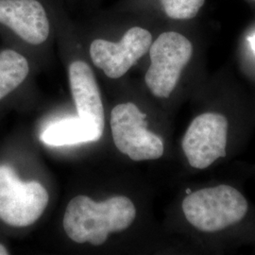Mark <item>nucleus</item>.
Segmentation results:
<instances>
[{"mask_svg": "<svg viewBox=\"0 0 255 255\" xmlns=\"http://www.w3.org/2000/svg\"><path fill=\"white\" fill-rule=\"evenodd\" d=\"M148 55L150 64L145 74L146 87L156 98L167 99L191 60V41L177 30H165L154 38Z\"/></svg>", "mask_w": 255, "mask_h": 255, "instance_id": "423d86ee", "label": "nucleus"}, {"mask_svg": "<svg viewBox=\"0 0 255 255\" xmlns=\"http://www.w3.org/2000/svg\"><path fill=\"white\" fill-rule=\"evenodd\" d=\"M136 217L132 201L125 196L97 202L87 196L73 198L65 209L64 229L74 242L100 246L112 233L128 228Z\"/></svg>", "mask_w": 255, "mask_h": 255, "instance_id": "f03ea898", "label": "nucleus"}, {"mask_svg": "<svg viewBox=\"0 0 255 255\" xmlns=\"http://www.w3.org/2000/svg\"><path fill=\"white\" fill-rule=\"evenodd\" d=\"M101 136L88 122L80 118H68L49 124L40 139L47 146H64L98 141Z\"/></svg>", "mask_w": 255, "mask_h": 255, "instance_id": "9d476101", "label": "nucleus"}, {"mask_svg": "<svg viewBox=\"0 0 255 255\" xmlns=\"http://www.w3.org/2000/svg\"><path fill=\"white\" fill-rule=\"evenodd\" d=\"M9 255V249L7 246L3 243L0 242V255Z\"/></svg>", "mask_w": 255, "mask_h": 255, "instance_id": "ddd939ff", "label": "nucleus"}, {"mask_svg": "<svg viewBox=\"0 0 255 255\" xmlns=\"http://www.w3.org/2000/svg\"><path fill=\"white\" fill-rule=\"evenodd\" d=\"M88 25L83 30L79 27V32L89 61L113 81L125 77L148 53L154 40L150 28L132 14L107 11Z\"/></svg>", "mask_w": 255, "mask_h": 255, "instance_id": "f257e3e1", "label": "nucleus"}, {"mask_svg": "<svg viewBox=\"0 0 255 255\" xmlns=\"http://www.w3.org/2000/svg\"><path fill=\"white\" fill-rule=\"evenodd\" d=\"M228 120L218 113L197 117L187 128L182 146L189 164L198 169L207 168L226 156Z\"/></svg>", "mask_w": 255, "mask_h": 255, "instance_id": "1a4fd4ad", "label": "nucleus"}, {"mask_svg": "<svg viewBox=\"0 0 255 255\" xmlns=\"http://www.w3.org/2000/svg\"><path fill=\"white\" fill-rule=\"evenodd\" d=\"M147 0H119L108 10L110 12L120 13L126 9ZM154 3L156 9L164 17L172 21L190 20L199 13L205 0H148Z\"/></svg>", "mask_w": 255, "mask_h": 255, "instance_id": "f8f14e48", "label": "nucleus"}, {"mask_svg": "<svg viewBox=\"0 0 255 255\" xmlns=\"http://www.w3.org/2000/svg\"><path fill=\"white\" fill-rule=\"evenodd\" d=\"M74 53L67 64V74L70 90L79 118L88 122L103 134L104 109L100 85L97 81L93 64L81 53V36L78 26L73 34Z\"/></svg>", "mask_w": 255, "mask_h": 255, "instance_id": "6e6552de", "label": "nucleus"}, {"mask_svg": "<svg viewBox=\"0 0 255 255\" xmlns=\"http://www.w3.org/2000/svg\"><path fill=\"white\" fill-rule=\"evenodd\" d=\"M146 119V115L132 102L120 103L111 113L115 145L133 161L156 160L164 154V142L147 129Z\"/></svg>", "mask_w": 255, "mask_h": 255, "instance_id": "0eeeda50", "label": "nucleus"}, {"mask_svg": "<svg viewBox=\"0 0 255 255\" xmlns=\"http://www.w3.org/2000/svg\"></svg>", "mask_w": 255, "mask_h": 255, "instance_id": "2eb2a0df", "label": "nucleus"}, {"mask_svg": "<svg viewBox=\"0 0 255 255\" xmlns=\"http://www.w3.org/2000/svg\"><path fill=\"white\" fill-rule=\"evenodd\" d=\"M248 41H249V43H250V45H251V47H252V49L254 50V52H255V33L253 36L249 37V38H248Z\"/></svg>", "mask_w": 255, "mask_h": 255, "instance_id": "4468645a", "label": "nucleus"}, {"mask_svg": "<svg viewBox=\"0 0 255 255\" xmlns=\"http://www.w3.org/2000/svg\"><path fill=\"white\" fill-rule=\"evenodd\" d=\"M48 193L42 183L24 180L9 161H0V221L10 228L34 224L46 210Z\"/></svg>", "mask_w": 255, "mask_h": 255, "instance_id": "7ed1b4c3", "label": "nucleus"}, {"mask_svg": "<svg viewBox=\"0 0 255 255\" xmlns=\"http://www.w3.org/2000/svg\"><path fill=\"white\" fill-rule=\"evenodd\" d=\"M182 211L187 221L195 228L214 233L244 219L248 202L236 188L220 184L188 195L182 201Z\"/></svg>", "mask_w": 255, "mask_h": 255, "instance_id": "20e7f679", "label": "nucleus"}, {"mask_svg": "<svg viewBox=\"0 0 255 255\" xmlns=\"http://www.w3.org/2000/svg\"><path fill=\"white\" fill-rule=\"evenodd\" d=\"M31 64L27 55L18 47L0 50V102L8 99L27 82Z\"/></svg>", "mask_w": 255, "mask_h": 255, "instance_id": "9b49d317", "label": "nucleus"}, {"mask_svg": "<svg viewBox=\"0 0 255 255\" xmlns=\"http://www.w3.org/2000/svg\"><path fill=\"white\" fill-rule=\"evenodd\" d=\"M0 32L25 48H45L55 36L49 1L0 0Z\"/></svg>", "mask_w": 255, "mask_h": 255, "instance_id": "39448f33", "label": "nucleus"}]
</instances>
